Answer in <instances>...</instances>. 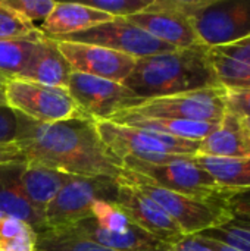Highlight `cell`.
Instances as JSON below:
<instances>
[{
	"instance_id": "6da1fadb",
	"label": "cell",
	"mask_w": 250,
	"mask_h": 251,
	"mask_svg": "<svg viewBox=\"0 0 250 251\" xmlns=\"http://www.w3.org/2000/svg\"><path fill=\"white\" fill-rule=\"evenodd\" d=\"M25 162L38 163L74 176H109L121 179L125 169L102 141L96 122L83 115L41 124L16 113L13 141Z\"/></svg>"
},
{
	"instance_id": "7a4b0ae2",
	"label": "cell",
	"mask_w": 250,
	"mask_h": 251,
	"mask_svg": "<svg viewBox=\"0 0 250 251\" xmlns=\"http://www.w3.org/2000/svg\"><path fill=\"white\" fill-rule=\"evenodd\" d=\"M122 84L143 101L221 87L205 46L137 59L133 72Z\"/></svg>"
},
{
	"instance_id": "3957f363",
	"label": "cell",
	"mask_w": 250,
	"mask_h": 251,
	"mask_svg": "<svg viewBox=\"0 0 250 251\" xmlns=\"http://www.w3.org/2000/svg\"><path fill=\"white\" fill-rule=\"evenodd\" d=\"M97 132L108 150L121 162L125 157L146 163L165 165L194 157L200 141L183 140L112 121H97Z\"/></svg>"
},
{
	"instance_id": "277c9868",
	"label": "cell",
	"mask_w": 250,
	"mask_h": 251,
	"mask_svg": "<svg viewBox=\"0 0 250 251\" xmlns=\"http://www.w3.org/2000/svg\"><path fill=\"white\" fill-rule=\"evenodd\" d=\"M199 41L208 49L250 37V0H178Z\"/></svg>"
},
{
	"instance_id": "5b68a950",
	"label": "cell",
	"mask_w": 250,
	"mask_h": 251,
	"mask_svg": "<svg viewBox=\"0 0 250 251\" xmlns=\"http://www.w3.org/2000/svg\"><path fill=\"white\" fill-rule=\"evenodd\" d=\"M122 168L149 184L187 197L222 203V199L228 194V191L220 188L214 178L194 162V157L165 165H153L125 157Z\"/></svg>"
},
{
	"instance_id": "8992f818",
	"label": "cell",
	"mask_w": 250,
	"mask_h": 251,
	"mask_svg": "<svg viewBox=\"0 0 250 251\" xmlns=\"http://www.w3.org/2000/svg\"><path fill=\"white\" fill-rule=\"evenodd\" d=\"M119 179L109 176H71L44 212L47 229H63L91 218L99 201L115 203Z\"/></svg>"
},
{
	"instance_id": "52a82bcc",
	"label": "cell",
	"mask_w": 250,
	"mask_h": 251,
	"mask_svg": "<svg viewBox=\"0 0 250 251\" xmlns=\"http://www.w3.org/2000/svg\"><path fill=\"white\" fill-rule=\"evenodd\" d=\"M130 184H134L146 196L155 200L180 226L184 235H197L222 225L231 218V213L221 201L200 200L187 197L178 193L168 191L143 181L141 178L125 171L121 178Z\"/></svg>"
},
{
	"instance_id": "ba28073f",
	"label": "cell",
	"mask_w": 250,
	"mask_h": 251,
	"mask_svg": "<svg viewBox=\"0 0 250 251\" xmlns=\"http://www.w3.org/2000/svg\"><path fill=\"white\" fill-rule=\"evenodd\" d=\"M4 100L15 113L41 124H55L81 115L66 88L49 87L22 78L6 81Z\"/></svg>"
},
{
	"instance_id": "9c48e42d",
	"label": "cell",
	"mask_w": 250,
	"mask_h": 251,
	"mask_svg": "<svg viewBox=\"0 0 250 251\" xmlns=\"http://www.w3.org/2000/svg\"><path fill=\"white\" fill-rule=\"evenodd\" d=\"M125 112L143 118L180 119L218 125L227 113L225 90L222 87H214L150 99Z\"/></svg>"
},
{
	"instance_id": "30bf717a",
	"label": "cell",
	"mask_w": 250,
	"mask_h": 251,
	"mask_svg": "<svg viewBox=\"0 0 250 251\" xmlns=\"http://www.w3.org/2000/svg\"><path fill=\"white\" fill-rule=\"evenodd\" d=\"M66 90L78 112L94 122L109 121L115 115L143 103V100L122 82L96 78L80 72H72Z\"/></svg>"
},
{
	"instance_id": "8fae6325",
	"label": "cell",
	"mask_w": 250,
	"mask_h": 251,
	"mask_svg": "<svg viewBox=\"0 0 250 251\" xmlns=\"http://www.w3.org/2000/svg\"><path fill=\"white\" fill-rule=\"evenodd\" d=\"M53 40L102 46V47L128 54L134 57L136 60L178 50L152 37L150 34L136 26L125 18H113L112 21L103 22L90 29L75 32V34L60 37V38H53Z\"/></svg>"
},
{
	"instance_id": "7c38bea8",
	"label": "cell",
	"mask_w": 250,
	"mask_h": 251,
	"mask_svg": "<svg viewBox=\"0 0 250 251\" xmlns=\"http://www.w3.org/2000/svg\"><path fill=\"white\" fill-rule=\"evenodd\" d=\"M125 19L178 50L202 46L178 0H153L147 9Z\"/></svg>"
},
{
	"instance_id": "4fadbf2b",
	"label": "cell",
	"mask_w": 250,
	"mask_h": 251,
	"mask_svg": "<svg viewBox=\"0 0 250 251\" xmlns=\"http://www.w3.org/2000/svg\"><path fill=\"white\" fill-rule=\"evenodd\" d=\"M115 204L131 219L134 225L165 246H172L186 237L174 219L134 184L119 179Z\"/></svg>"
},
{
	"instance_id": "5bb4252c",
	"label": "cell",
	"mask_w": 250,
	"mask_h": 251,
	"mask_svg": "<svg viewBox=\"0 0 250 251\" xmlns=\"http://www.w3.org/2000/svg\"><path fill=\"white\" fill-rule=\"evenodd\" d=\"M74 72L124 82L136 66V59L94 44L55 40Z\"/></svg>"
},
{
	"instance_id": "9a60e30c",
	"label": "cell",
	"mask_w": 250,
	"mask_h": 251,
	"mask_svg": "<svg viewBox=\"0 0 250 251\" xmlns=\"http://www.w3.org/2000/svg\"><path fill=\"white\" fill-rule=\"evenodd\" d=\"M25 162L0 165V215L27 224L37 235L47 231L44 216L29 201L24 185L22 172Z\"/></svg>"
},
{
	"instance_id": "2e32d148",
	"label": "cell",
	"mask_w": 250,
	"mask_h": 251,
	"mask_svg": "<svg viewBox=\"0 0 250 251\" xmlns=\"http://www.w3.org/2000/svg\"><path fill=\"white\" fill-rule=\"evenodd\" d=\"M74 69L53 38L44 37L35 43L31 59L19 78L49 87L68 88Z\"/></svg>"
},
{
	"instance_id": "e0dca14e",
	"label": "cell",
	"mask_w": 250,
	"mask_h": 251,
	"mask_svg": "<svg viewBox=\"0 0 250 251\" xmlns=\"http://www.w3.org/2000/svg\"><path fill=\"white\" fill-rule=\"evenodd\" d=\"M197 154L250 159V131L245 121L227 112L218 126L200 141Z\"/></svg>"
},
{
	"instance_id": "ac0fdd59",
	"label": "cell",
	"mask_w": 250,
	"mask_h": 251,
	"mask_svg": "<svg viewBox=\"0 0 250 251\" xmlns=\"http://www.w3.org/2000/svg\"><path fill=\"white\" fill-rule=\"evenodd\" d=\"M112 19L113 18L111 15L93 9L84 3L56 1L52 13L38 28L49 38H60L90 29Z\"/></svg>"
},
{
	"instance_id": "d6986e66",
	"label": "cell",
	"mask_w": 250,
	"mask_h": 251,
	"mask_svg": "<svg viewBox=\"0 0 250 251\" xmlns=\"http://www.w3.org/2000/svg\"><path fill=\"white\" fill-rule=\"evenodd\" d=\"M63 229H69L97 244L118 251H164L168 249V246L162 244L137 225L127 232H111L97 225L93 218H87Z\"/></svg>"
},
{
	"instance_id": "ffe728a7",
	"label": "cell",
	"mask_w": 250,
	"mask_h": 251,
	"mask_svg": "<svg viewBox=\"0 0 250 251\" xmlns=\"http://www.w3.org/2000/svg\"><path fill=\"white\" fill-rule=\"evenodd\" d=\"M109 121L115 124H122V125L147 129L152 132L171 135L183 140H192V141H202L218 126L215 124H206V122H192V121L164 119V118H143L128 112H121Z\"/></svg>"
},
{
	"instance_id": "44dd1931",
	"label": "cell",
	"mask_w": 250,
	"mask_h": 251,
	"mask_svg": "<svg viewBox=\"0 0 250 251\" xmlns=\"http://www.w3.org/2000/svg\"><path fill=\"white\" fill-rule=\"evenodd\" d=\"M71 176L72 175L38 163L25 162V168L22 172V185L32 206L44 216L46 209Z\"/></svg>"
},
{
	"instance_id": "7402d4cb",
	"label": "cell",
	"mask_w": 250,
	"mask_h": 251,
	"mask_svg": "<svg viewBox=\"0 0 250 251\" xmlns=\"http://www.w3.org/2000/svg\"><path fill=\"white\" fill-rule=\"evenodd\" d=\"M194 162L203 168L228 193L250 188V159L194 156Z\"/></svg>"
},
{
	"instance_id": "603a6c76",
	"label": "cell",
	"mask_w": 250,
	"mask_h": 251,
	"mask_svg": "<svg viewBox=\"0 0 250 251\" xmlns=\"http://www.w3.org/2000/svg\"><path fill=\"white\" fill-rule=\"evenodd\" d=\"M208 57L218 79V84L224 90L250 88V66L221 53L217 49H208Z\"/></svg>"
},
{
	"instance_id": "cb8c5ba5",
	"label": "cell",
	"mask_w": 250,
	"mask_h": 251,
	"mask_svg": "<svg viewBox=\"0 0 250 251\" xmlns=\"http://www.w3.org/2000/svg\"><path fill=\"white\" fill-rule=\"evenodd\" d=\"M169 247V246H168ZM35 251H118L97 244L69 229H47L37 235ZM164 251H168V249Z\"/></svg>"
},
{
	"instance_id": "d4e9b609",
	"label": "cell",
	"mask_w": 250,
	"mask_h": 251,
	"mask_svg": "<svg viewBox=\"0 0 250 251\" xmlns=\"http://www.w3.org/2000/svg\"><path fill=\"white\" fill-rule=\"evenodd\" d=\"M37 41H0V75L6 79L19 78L27 68Z\"/></svg>"
},
{
	"instance_id": "484cf974",
	"label": "cell",
	"mask_w": 250,
	"mask_h": 251,
	"mask_svg": "<svg viewBox=\"0 0 250 251\" xmlns=\"http://www.w3.org/2000/svg\"><path fill=\"white\" fill-rule=\"evenodd\" d=\"M46 35L40 31L38 26H35V24L25 19L18 12L7 7L3 0H0V41H40Z\"/></svg>"
},
{
	"instance_id": "4316f807",
	"label": "cell",
	"mask_w": 250,
	"mask_h": 251,
	"mask_svg": "<svg viewBox=\"0 0 250 251\" xmlns=\"http://www.w3.org/2000/svg\"><path fill=\"white\" fill-rule=\"evenodd\" d=\"M37 234L24 222L0 215V251H35Z\"/></svg>"
},
{
	"instance_id": "83f0119b",
	"label": "cell",
	"mask_w": 250,
	"mask_h": 251,
	"mask_svg": "<svg viewBox=\"0 0 250 251\" xmlns=\"http://www.w3.org/2000/svg\"><path fill=\"white\" fill-rule=\"evenodd\" d=\"M199 235L224 243L236 250L250 251V224L234 219L233 216L222 225L205 231Z\"/></svg>"
},
{
	"instance_id": "f1b7e54d",
	"label": "cell",
	"mask_w": 250,
	"mask_h": 251,
	"mask_svg": "<svg viewBox=\"0 0 250 251\" xmlns=\"http://www.w3.org/2000/svg\"><path fill=\"white\" fill-rule=\"evenodd\" d=\"M91 218L97 222V225L111 232H127L134 226L131 219L115 203H96L91 209Z\"/></svg>"
},
{
	"instance_id": "f546056e",
	"label": "cell",
	"mask_w": 250,
	"mask_h": 251,
	"mask_svg": "<svg viewBox=\"0 0 250 251\" xmlns=\"http://www.w3.org/2000/svg\"><path fill=\"white\" fill-rule=\"evenodd\" d=\"M153 0H90L84 4L111 15L112 18H128L147 9Z\"/></svg>"
},
{
	"instance_id": "4dcf8cb0",
	"label": "cell",
	"mask_w": 250,
	"mask_h": 251,
	"mask_svg": "<svg viewBox=\"0 0 250 251\" xmlns=\"http://www.w3.org/2000/svg\"><path fill=\"white\" fill-rule=\"evenodd\" d=\"M3 3L34 24L35 21H44L52 13L56 0H3Z\"/></svg>"
},
{
	"instance_id": "1f68e13d",
	"label": "cell",
	"mask_w": 250,
	"mask_h": 251,
	"mask_svg": "<svg viewBox=\"0 0 250 251\" xmlns=\"http://www.w3.org/2000/svg\"><path fill=\"white\" fill-rule=\"evenodd\" d=\"M222 204L234 219L250 224V188L228 193L222 199Z\"/></svg>"
},
{
	"instance_id": "d6a6232c",
	"label": "cell",
	"mask_w": 250,
	"mask_h": 251,
	"mask_svg": "<svg viewBox=\"0 0 250 251\" xmlns=\"http://www.w3.org/2000/svg\"><path fill=\"white\" fill-rule=\"evenodd\" d=\"M225 106L227 112L242 118H250V88L225 90Z\"/></svg>"
},
{
	"instance_id": "836d02e7",
	"label": "cell",
	"mask_w": 250,
	"mask_h": 251,
	"mask_svg": "<svg viewBox=\"0 0 250 251\" xmlns=\"http://www.w3.org/2000/svg\"><path fill=\"white\" fill-rule=\"evenodd\" d=\"M15 137H16V113L7 106H0V144L13 143Z\"/></svg>"
},
{
	"instance_id": "e575fe53",
	"label": "cell",
	"mask_w": 250,
	"mask_h": 251,
	"mask_svg": "<svg viewBox=\"0 0 250 251\" xmlns=\"http://www.w3.org/2000/svg\"><path fill=\"white\" fill-rule=\"evenodd\" d=\"M217 50H220L221 53L230 56V57H234L246 65L250 66V37L245 38V40H240L237 43H233V44H228V46H222V47H214Z\"/></svg>"
},
{
	"instance_id": "d590c367",
	"label": "cell",
	"mask_w": 250,
	"mask_h": 251,
	"mask_svg": "<svg viewBox=\"0 0 250 251\" xmlns=\"http://www.w3.org/2000/svg\"><path fill=\"white\" fill-rule=\"evenodd\" d=\"M168 251H215L197 235H186L178 243L168 247Z\"/></svg>"
},
{
	"instance_id": "8d00e7d4",
	"label": "cell",
	"mask_w": 250,
	"mask_h": 251,
	"mask_svg": "<svg viewBox=\"0 0 250 251\" xmlns=\"http://www.w3.org/2000/svg\"><path fill=\"white\" fill-rule=\"evenodd\" d=\"M10 162H25V157L15 143L0 144V165Z\"/></svg>"
},
{
	"instance_id": "74e56055",
	"label": "cell",
	"mask_w": 250,
	"mask_h": 251,
	"mask_svg": "<svg viewBox=\"0 0 250 251\" xmlns=\"http://www.w3.org/2000/svg\"><path fill=\"white\" fill-rule=\"evenodd\" d=\"M197 237L202 238L209 247H212L215 251H240L233 249V247H230V246H227V244H224V243H220L217 240H212V238H208V237H203V235H199V234H197Z\"/></svg>"
},
{
	"instance_id": "f35d334b",
	"label": "cell",
	"mask_w": 250,
	"mask_h": 251,
	"mask_svg": "<svg viewBox=\"0 0 250 251\" xmlns=\"http://www.w3.org/2000/svg\"><path fill=\"white\" fill-rule=\"evenodd\" d=\"M6 78H3L0 75V106H6V100H4V84H6Z\"/></svg>"
},
{
	"instance_id": "ab89813d",
	"label": "cell",
	"mask_w": 250,
	"mask_h": 251,
	"mask_svg": "<svg viewBox=\"0 0 250 251\" xmlns=\"http://www.w3.org/2000/svg\"><path fill=\"white\" fill-rule=\"evenodd\" d=\"M245 121V124H246V126L249 128V131H250V118H248V119H243Z\"/></svg>"
}]
</instances>
